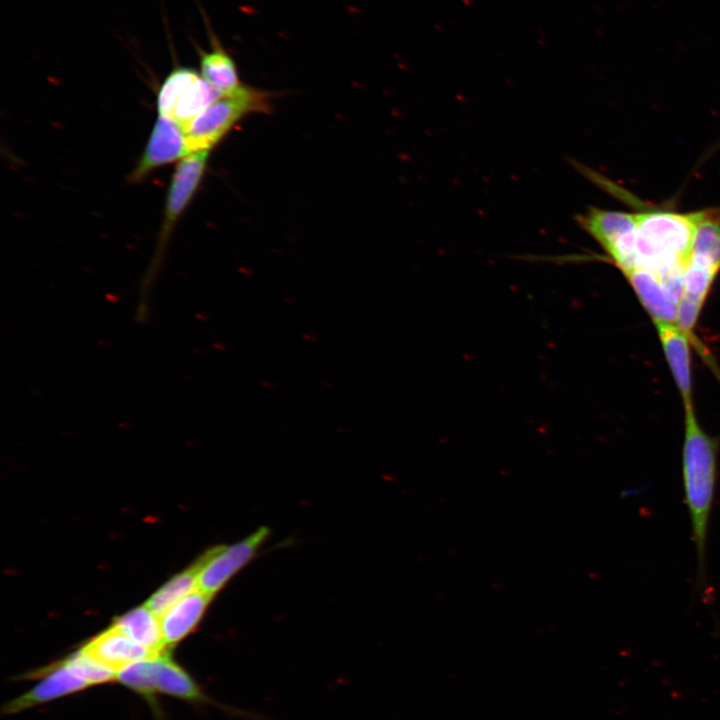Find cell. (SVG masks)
I'll list each match as a JSON object with an SVG mask.
<instances>
[{"label": "cell", "instance_id": "17", "mask_svg": "<svg viewBox=\"0 0 720 720\" xmlns=\"http://www.w3.org/2000/svg\"><path fill=\"white\" fill-rule=\"evenodd\" d=\"M156 658L133 662L117 672L116 679L138 694L152 700L156 691Z\"/></svg>", "mask_w": 720, "mask_h": 720}, {"label": "cell", "instance_id": "8", "mask_svg": "<svg viewBox=\"0 0 720 720\" xmlns=\"http://www.w3.org/2000/svg\"><path fill=\"white\" fill-rule=\"evenodd\" d=\"M82 649L116 673L133 662L162 655L135 642L113 625L89 640Z\"/></svg>", "mask_w": 720, "mask_h": 720}, {"label": "cell", "instance_id": "6", "mask_svg": "<svg viewBox=\"0 0 720 720\" xmlns=\"http://www.w3.org/2000/svg\"><path fill=\"white\" fill-rule=\"evenodd\" d=\"M654 324L666 361L680 392L684 410L691 409L693 403L690 346L691 343H695L673 322L655 321Z\"/></svg>", "mask_w": 720, "mask_h": 720}, {"label": "cell", "instance_id": "10", "mask_svg": "<svg viewBox=\"0 0 720 720\" xmlns=\"http://www.w3.org/2000/svg\"><path fill=\"white\" fill-rule=\"evenodd\" d=\"M212 598L213 596L197 589L174 604L161 617V629L167 648L173 647L196 628Z\"/></svg>", "mask_w": 720, "mask_h": 720}, {"label": "cell", "instance_id": "11", "mask_svg": "<svg viewBox=\"0 0 720 720\" xmlns=\"http://www.w3.org/2000/svg\"><path fill=\"white\" fill-rule=\"evenodd\" d=\"M210 32L211 50L199 51L201 76L220 93L228 94L242 85L235 62Z\"/></svg>", "mask_w": 720, "mask_h": 720}, {"label": "cell", "instance_id": "18", "mask_svg": "<svg viewBox=\"0 0 720 720\" xmlns=\"http://www.w3.org/2000/svg\"><path fill=\"white\" fill-rule=\"evenodd\" d=\"M90 686L116 679L117 673L82 648L64 660Z\"/></svg>", "mask_w": 720, "mask_h": 720}, {"label": "cell", "instance_id": "3", "mask_svg": "<svg viewBox=\"0 0 720 720\" xmlns=\"http://www.w3.org/2000/svg\"><path fill=\"white\" fill-rule=\"evenodd\" d=\"M268 535L269 529L260 527L231 546L219 545L207 550L198 559L200 563L198 589L214 596L232 576L255 557Z\"/></svg>", "mask_w": 720, "mask_h": 720}, {"label": "cell", "instance_id": "14", "mask_svg": "<svg viewBox=\"0 0 720 720\" xmlns=\"http://www.w3.org/2000/svg\"><path fill=\"white\" fill-rule=\"evenodd\" d=\"M223 95L211 86L201 74L194 71L179 94L171 118L186 127L215 99Z\"/></svg>", "mask_w": 720, "mask_h": 720}, {"label": "cell", "instance_id": "15", "mask_svg": "<svg viewBox=\"0 0 720 720\" xmlns=\"http://www.w3.org/2000/svg\"><path fill=\"white\" fill-rule=\"evenodd\" d=\"M690 259L719 273L720 271V211L703 210L698 223Z\"/></svg>", "mask_w": 720, "mask_h": 720}, {"label": "cell", "instance_id": "13", "mask_svg": "<svg viewBox=\"0 0 720 720\" xmlns=\"http://www.w3.org/2000/svg\"><path fill=\"white\" fill-rule=\"evenodd\" d=\"M156 691L191 702H210L192 677L168 655L156 658Z\"/></svg>", "mask_w": 720, "mask_h": 720}, {"label": "cell", "instance_id": "1", "mask_svg": "<svg viewBox=\"0 0 720 720\" xmlns=\"http://www.w3.org/2000/svg\"><path fill=\"white\" fill-rule=\"evenodd\" d=\"M718 448V440L701 428L694 409H686L682 480L696 551V586L704 600L712 599L706 574V547L718 475Z\"/></svg>", "mask_w": 720, "mask_h": 720}, {"label": "cell", "instance_id": "16", "mask_svg": "<svg viewBox=\"0 0 720 720\" xmlns=\"http://www.w3.org/2000/svg\"><path fill=\"white\" fill-rule=\"evenodd\" d=\"M200 563L197 560L185 571L175 575L147 601L146 606L161 618L174 604L198 589Z\"/></svg>", "mask_w": 720, "mask_h": 720}, {"label": "cell", "instance_id": "4", "mask_svg": "<svg viewBox=\"0 0 720 720\" xmlns=\"http://www.w3.org/2000/svg\"><path fill=\"white\" fill-rule=\"evenodd\" d=\"M191 154L182 126L173 118L158 114L147 145L130 173V183L142 181L154 169Z\"/></svg>", "mask_w": 720, "mask_h": 720}, {"label": "cell", "instance_id": "7", "mask_svg": "<svg viewBox=\"0 0 720 720\" xmlns=\"http://www.w3.org/2000/svg\"><path fill=\"white\" fill-rule=\"evenodd\" d=\"M43 674L42 681L5 706L6 713L20 712L90 686L64 660L47 668Z\"/></svg>", "mask_w": 720, "mask_h": 720}, {"label": "cell", "instance_id": "9", "mask_svg": "<svg viewBox=\"0 0 720 720\" xmlns=\"http://www.w3.org/2000/svg\"><path fill=\"white\" fill-rule=\"evenodd\" d=\"M578 225L605 251L624 235L637 230L636 213L588 208L576 216Z\"/></svg>", "mask_w": 720, "mask_h": 720}, {"label": "cell", "instance_id": "12", "mask_svg": "<svg viewBox=\"0 0 720 720\" xmlns=\"http://www.w3.org/2000/svg\"><path fill=\"white\" fill-rule=\"evenodd\" d=\"M112 625L152 652L157 654L167 652L160 618L146 605L132 609L116 618Z\"/></svg>", "mask_w": 720, "mask_h": 720}, {"label": "cell", "instance_id": "2", "mask_svg": "<svg viewBox=\"0 0 720 720\" xmlns=\"http://www.w3.org/2000/svg\"><path fill=\"white\" fill-rule=\"evenodd\" d=\"M270 97L242 84L215 99L184 130L190 152L210 151L246 115L270 112Z\"/></svg>", "mask_w": 720, "mask_h": 720}, {"label": "cell", "instance_id": "5", "mask_svg": "<svg viewBox=\"0 0 720 720\" xmlns=\"http://www.w3.org/2000/svg\"><path fill=\"white\" fill-rule=\"evenodd\" d=\"M209 150L193 152L181 159L173 173L168 189L160 242L164 243L179 217L194 196L203 178Z\"/></svg>", "mask_w": 720, "mask_h": 720}]
</instances>
